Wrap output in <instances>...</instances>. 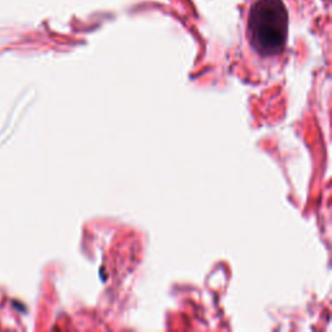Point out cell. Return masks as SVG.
<instances>
[{
    "label": "cell",
    "instance_id": "cell-1",
    "mask_svg": "<svg viewBox=\"0 0 332 332\" xmlns=\"http://www.w3.org/2000/svg\"><path fill=\"white\" fill-rule=\"evenodd\" d=\"M288 34V15L282 0H258L250 9L248 36L252 47L262 56L278 55Z\"/></svg>",
    "mask_w": 332,
    "mask_h": 332
}]
</instances>
